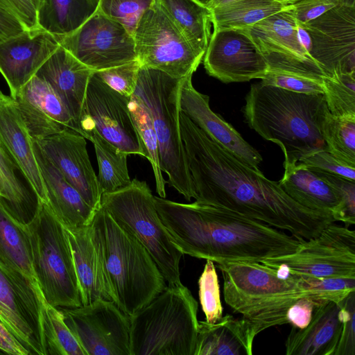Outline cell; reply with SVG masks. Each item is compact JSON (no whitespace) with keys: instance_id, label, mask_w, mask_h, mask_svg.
<instances>
[{"instance_id":"4","label":"cell","mask_w":355,"mask_h":355,"mask_svg":"<svg viewBox=\"0 0 355 355\" xmlns=\"http://www.w3.org/2000/svg\"><path fill=\"white\" fill-rule=\"evenodd\" d=\"M223 279L225 303L239 313L259 334L286 324L288 309L301 298L321 305L318 293L301 277L259 262L227 261L216 263Z\"/></svg>"},{"instance_id":"50","label":"cell","mask_w":355,"mask_h":355,"mask_svg":"<svg viewBox=\"0 0 355 355\" xmlns=\"http://www.w3.org/2000/svg\"><path fill=\"white\" fill-rule=\"evenodd\" d=\"M25 30L19 20L0 5V42Z\"/></svg>"},{"instance_id":"2","label":"cell","mask_w":355,"mask_h":355,"mask_svg":"<svg viewBox=\"0 0 355 355\" xmlns=\"http://www.w3.org/2000/svg\"><path fill=\"white\" fill-rule=\"evenodd\" d=\"M159 218L183 254L227 261L261 262L295 252L301 241L286 232L223 207L155 196Z\"/></svg>"},{"instance_id":"7","label":"cell","mask_w":355,"mask_h":355,"mask_svg":"<svg viewBox=\"0 0 355 355\" xmlns=\"http://www.w3.org/2000/svg\"><path fill=\"white\" fill-rule=\"evenodd\" d=\"M184 78L141 66L134 94L150 112L158 141L161 169L167 175L168 183L189 201L195 199L196 193L180 125V95Z\"/></svg>"},{"instance_id":"44","label":"cell","mask_w":355,"mask_h":355,"mask_svg":"<svg viewBox=\"0 0 355 355\" xmlns=\"http://www.w3.org/2000/svg\"><path fill=\"white\" fill-rule=\"evenodd\" d=\"M141 64L135 60L126 64L94 71V73L114 90L130 97L135 93Z\"/></svg>"},{"instance_id":"35","label":"cell","mask_w":355,"mask_h":355,"mask_svg":"<svg viewBox=\"0 0 355 355\" xmlns=\"http://www.w3.org/2000/svg\"><path fill=\"white\" fill-rule=\"evenodd\" d=\"M287 6L273 0H233L211 9V24L214 30H247Z\"/></svg>"},{"instance_id":"1","label":"cell","mask_w":355,"mask_h":355,"mask_svg":"<svg viewBox=\"0 0 355 355\" xmlns=\"http://www.w3.org/2000/svg\"><path fill=\"white\" fill-rule=\"evenodd\" d=\"M180 125L196 202L227 209L301 241L335 222L331 214L295 202L278 182L242 161L181 112Z\"/></svg>"},{"instance_id":"53","label":"cell","mask_w":355,"mask_h":355,"mask_svg":"<svg viewBox=\"0 0 355 355\" xmlns=\"http://www.w3.org/2000/svg\"><path fill=\"white\" fill-rule=\"evenodd\" d=\"M273 1L279 2L285 6H291V5L295 4L296 3H298L302 0H273Z\"/></svg>"},{"instance_id":"36","label":"cell","mask_w":355,"mask_h":355,"mask_svg":"<svg viewBox=\"0 0 355 355\" xmlns=\"http://www.w3.org/2000/svg\"><path fill=\"white\" fill-rule=\"evenodd\" d=\"M129 110L145 151V157L150 162L156 184V191L161 198H166V181L160 166L158 141L150 112L142 101L135 94L128 103Z\"/></svg>"},{"instance_id":"56","label":"cell","mask_w":355,"mask_h":355,"mask_svg":"<svg viewBox=\"0 0 355 355\" xmlns=\"http://www.w3.org/2000/svg\"><path fill=\"white\" fill-rule=\"evenodd\" d=\"M0 354H5V353L0 349Z\"/></svg>"},{"instance_id":"11","label":"cell","mask_w":355,"mask_h":355,"mask_svg":"<svg viewBox=\"0 0 355 355\" xmlns=\"http://www.w3.org/2000/svg\"><path fill=\"white\" fill-rule=\"evenodd\" d=\"M260 263L303 278H355V232L333 222L295 252Z\"/></svg>"},{"instance_id":"43","label":"cell","mask_w":355,"mask_h":355,"mask_svg":"<svg viewBox=\"0 0 355 355\" xmlns=\"http://www.w3.org/2000/svg\"><path fill=\"white\" fill-rule=\"evenodd\" d=\"M309 168L331 187L337 190L340 194V203L331 214L334 220L343 223L346 227L354 225L355 181L318 169Z\"/></svg>"},{"instance_id":"37","label":"cell","mask_w":355,"mask_h":355,"mask_svg":"<svg viewBox=\"0 0 355 355\" xmlns=\"http://www.w3.org/2000/svg\"><path fill=\"white\" fill-rule=\"evenodd\" d=\"M321 133L327 150L338 159L355 167V117L338 116L328 111Z\"/></svg>"},{"instance_id":"54","label":"cell","mask_w":355,"mask_h":355,"mask_svg":"<svg viewBox=\"0 0 355 355\" xmlns=\"http://www.w3.org/2000/svg\"><path fill=\"white\" fill-rule=\"evenodd\" d=\"M3 196H4L3 189L2 183H1V181L0 179V198H3Z\"/></svg>"},{"instance_id":"55","label":"cell","mask_w":355,"mask_h":355,"mask_svg":"<svg viewBox=\"0 0 355 355\" xmlns=\"http://www.w3.org/2000/svg\"><path fill=\"white\" fill-rule=\"evenodd\" d=\"M42 1V0H35V1H36V2H37V3L38 8H39V6H40V3H41Z\"/></svg>"},{"instance_id":"48","label":"cell","mask_w":355,"mask_h":355,"mask_svg":"<svg viewBox=\"0 0 355 355\" xmlns=\"http://www.w3.org/2000/svg\"><path fill=\"white\" fill-rule=\"evenodd\" d=\"M0 5L17 17L26 30L40 28L35 0H0Z\"/></svg>"},{"instance_id":"51","label":"cell","mask_w":355,"mask_h":355,"mask_svg":"<svg viewBox=\"0 0 355 355\" xmlns=\"http://www.w3.org/2000/svg\"><path fill=\"white\" fill-rule=\"evenodd\" d=\"M0 349L7 354L30 355L27 349L1 321Z\"/></svg>"},{"instance_id":"22","label":"cell","mask_w":355,"mask_h":355,"mask_svg":"<svg viewBox=\"0 0 355 355\" xmlns=\"http://www.w3.org/2000/svg\"><path fill=\"white\" fill-rule=\"evenodd\" d=\"M14 99L32 139H38L64 129L76 132L65 103L44 78L34 76Z\"/></svg>"},{"instance_id":"31","label":"cell","mask_w":355,"mask_h":355,"mask_svg":"<svg viewBox=\"0 0 355 355\" xmlns=\"http://www.w3.org/2000/svg\"><path fill=\"white\" fill-rule=\"evenodd\" d=\"M0 179L4 193L1 201L20 223L28 224L41 201L20 167L1 146Z\"/></svg>"},{"instance_id":"26","label":"cell","mask_w":355,"mask_h":355,"mask_svg":"<svg viewBox=\"0 0 355 355\" xmlns=\"http://www.w3.org/2000/svg\"><path fill=\"white\" fill-rule=\"evenodd\" d=\"M341 302L315 307L309 323L292 327L285 342L286 355H333L343 327Z\"/></svg>"},{"instance_id":"10","label":"cell","mask_w":355,"mask_h":355,"mask_svg":"<svg viewBox=\"0 0 355 355\" xmlns=\"http://www.w3.org/2000/svg\"><path fill=\"white\" fill-rule=\"evenodd\" d=\"M133 38L141 66L175 78L193 74L205 55L191 46L157 0L141 17Z\"/></svg>"},{"instance_id":"8","label":"cell","mask_w":355,"mask_h":355,"mask_svg":"<svg viewBox=\"0 0 355 355\" xmlns=\"http://www.w3.org/2000/svg\"><path fill=\"white\" fill-rule=\"evenodd\" d=\"M33 270L46 302L57 308L82 306L79 284L65 227L41 202L34 218L24 225Z\"/></svg>"},{"instance_id":"18","label":"cell","mask_w":355,"mask_h":355,"mask_svg":"<svg viewBox=\"0 0 355 355\" xmlns=\"http://www.w3.org/2000/svg\"><path fill=\"white\" fill-rule=\"evenodd\" d=\"M268 67L324 76L301 44L296 19L287 7L245 30Z\"/></svg>"},{"instance_id":"30","label":"cell","mask_w":355,"mask_h":355,"mask_svg":"<svg viewBox=\"0 0 355 355\" xmlns=\"http://www.w3.org/2000/svg\"><path fill=\"white\" fill-rule=\"evenodd\" d=\"M0 261L9 271L28 279L42 295L33 270L31 248L26 228L8 211L1 198Z\"/></svg>"},{"instance_id":"13","label":"cell","mask_w":355,"mask_h":355,"mask_svg":"<svg viewBox=\"0 0 355 355\" xmlns=\"http://www.w3.org/2000/svg\"><path fill=\"white\" fill-rule=\"evenodd\" d=\"M58 38L60 46L94 71L137 60L133 35L98 10L76 30Z\"/></svg>"},{"instance_id":"19","label":"cell","mask_w":355,"mask_h":355,"mask_svg":"<svg viewBox=\"0 0 355 355\" xmlns=\"http://www.w3.org/2000/svg\"><path fill=\"white\" fill-rule=\"evenodd\" d=\"M33 139L85 202L97 210L102 193L89 160L86 139L72 130L64 129Z\"/></svg>"},{"instance_id":"15","label":"cell","mask_w":355,"mask_h":355,"mask_svg":"<svg viewBox=\"0 0 355 355\" xmlns=\"http://www.w3.org/2000/svg\"><path fill=\"white\" fill-rule=\"evenodd\" d=\"M130 98L112 89L94 71L87 85L80 121V135L83 136L85 128L92 126L120 150L145 157L128 107Z\"/></svg>"},{"instance_id":"39","label":"cell","mask_w":355,"mask_h":355,"mask_svg":"<svg viewBox=\"0 0 355 355\" xmlns=\"http://www.w3.org/2000/svg\"><path fill=\"white\" fill-rule=\"evenodd\" d=\"M45 311L44 334L48 355H87L66 324L60 308L47 304Z\"/></svg>"},{"instance_id":"41","label":"cell","mask_w":355,"mask_h":355,"mask_svg":"<svg viewBox=\"0 0 355 355\" xmlns=\"http://www.w3.org/2000/svg\"><path fill=\"white\" fill-rule=\"evenodd\" d=\"M206 261L198 279L199 299L205 315V321L214 323L223 317V308L220 301L216 266L212 261Z\"/></svg>"},{"instance_id":"12","label":"cell","mask_w":355,"mask_h":355,"mask_svg":"<svg viewBox=\"0 0 355 355\" xmlns=\"http://www.w3.org/2000/svg\"><path fill=\"white\" fill-rule=\"evenodd\" d=\"M46 304L28 279L9 271L0 261V321L30 355H48L44 334Z\"/></svg>"},{"instance_id":"6","label":"cell","mask_w":355,"mask_h":355,"mask_svg":"<svg viewBox=\"0 0 355 355\" xmlns=\"http://www.w3.org/2000/svg\"><path fill=\"white\" fill-rule=\"evenodd\" d=\"M198 309L187 286L168 284L129 315L130 355H194Z\"/></svg>"},{"instance_id":"42","label":"cell","mask_w":355,"mask_h":355,"mask_svg":"<svg viewBox=\"0 0 355 355\" xmlns=\"http://www.w3.org/2000/svg\"><path fill=\"white\" fill-rule=\"evenodd\" d=\"M155 0H98V10L133 35L142 15Z\"/></svg>"},{"instance_id":"14","label":"cell","mask_w":355,"mask_h":355,"mask_svg":"<svg viewBox=\"0 0 355 355\" xmlns=\"http://www.w3.org/2000/svg\"><path fill=\"white\" fill-rule=\"evenodd\" d=\"M60 309L87 355H130L129 315L113 301Z\"/></svg>"},{"instance_id":"24","label":"cell","mask_w":355,"mask_h":355,"mask_svg":"<svg viewBox=\"0 0 355 355\" xmlns=\"http://www.w3.org/2000/svg\"><path fill=\"white\" fill-rule=\"evenodd\" d=\"M94 71L60 45L35 74L50 83L60 95L80 135L87 85Z\"/></svg>"},{"instance_id":"20","label":"cell","mask_w":355,"mask_h":355,"mask_svg":"<svg viewBox=\"0 0 355 355\" xmlns=\"http://www.w3.org/2000/svg\"><path fill=\"white\" fill-rule=\"evenodd\" d=\"M60 46L57 36L42 29L24 32L0 42V73L13 98Z\"/></svg>"},{"instance_id":"40","label":"cell","mask_w":355,"mask_h":355,"mask_svg":"<svg viewBox=\"0 0 355 355\" xmlns=\"http://www.w3.org/2000/svg\"><path fill=\"white\" fill-rule=\"evenodd\" d=\"M261 80L263 85L294 92L324 94L322 76L311 72L268 67Z\"/></svg>"},{"instance_id":"28","label":"cell","mask_w":355,"mask_h":355,"mask_svg":"<svg viewBox=\"0 0 355 355\" xmlns=\"http://www.w3.org/2000/svg\"><path fill=\"white\" fill-rule=\"evenodd\" d=\"M66 230L79 284L82 304L87 305L98 299L112 301L103 268L92 238L89 225Z\"/></svg>"},{"instance_id":"52","label":"cell","mask_w":355,"mask_h":355,"mask_svg":"<svg viewBox=\"0 0 355 355\" xmlns=\"http://www.w3.org/2000/svg\"><path fill=\"white\" fill-rule=\"evenodd\" d=\"M233 0H206L205 3L211 10L214 8L221 6Z\"/></svg>"},{"instance_id":"9","label":"cell","mask_w":355,"mask_h":355,"mask_svg":"<svg viewBox=\"0 0 355 355\" xmlns=\"http://www.w3.org/2000/svg\"><path fill=\"white\" fill-rule=\"evenodd\" d=\"M101 206L147 250L169 285L182 284V252L172 241L145 181L136 178L125 188L101 195Z\"/></svg>"},{"instance_id":"32","label":"cell","mask_w":355,"mask_h":355,"mask_svg":"<svg viewBox=\"0 0 355 355\" xmlns=\"http://www.w3.org/2000/svg\"><path fill=\"white\" fill-rule=\"evenodd\" d=\"M157 1L191 46L205 53L211 24V11L207 4L200 0Z\"/></svg>"},{"instance_id":"29","label":"cell","mask_w":355,"mask_h":355,"mask_svg":"<svg viewBox=\"0 0 355 355\" xmlns=\"http://www.w3.org/2000/svg\"><path fill=\"white\" fill-rule=\"evenodd\" d=\"M278 183L295 202L312 210L331 214L340 201L338 191L302 162L285 167Z\"/></svg>"},{"instance_id":"38","label":"cell","mask_w":355,"mask_h":355,"mask_svg":"<svg viewBox=\"0 0 355 355\" xmlns=\"http://www.w3.org/2000/svg\"><path fill=\"white\" fill-rule=\"evenodd\" d=\"M324 96L331 114L355 117V71L322 76Z\"/></svg>"},{"instance_id":"46","label":"cell","mask_w":355,"mask_h":355,"mask_svg":"<svg viewBox=\"0 0 355 355\" xmlns=\"http://www.w3.org/2000/svg\"><path fill=\"white\" fill-rule=\"evenodd\" d=\"M302 162L309 168L336 174L355 181V167L338 159L327 150H318L303 157Z\"/></svg>"},{"instance_id":"5","label":"cell","mask_w":355,"mask_h":355,"mask_svg":"<svg viewBox=\"0 0 355 355\" xmlns=\"http://www.w3.org/2000/svg\"><path fill=\"white\" fill-rule=\"evenodd\" d=\"M89 227L112 301L123 313L133 314L166 288V280L147 250L101 206Z\"/></svg>"},{"instance_id":"17","label":"cell","mask_w":355,"mask_h":355,"mask_svg":"<svg viewBox=\"0 0 355 355\" xmlns=\"http://www.w3.org/2000/svg\"><path fill=\"white\" fill-rule=\"evenodd\" d=\"M207 73L225 83L261 79L268 65L245 30H214L203 57Z\"/></svg>"},{"instance_id":"21","label":"cell","mask_w":355,"mask_h":355,"mask_svg":"<svg viewBox=\"0 0 355 355\" xmlns=\"http://www.w3.org/2000/svg\"><path fill=\"white\" fill-rule=\"evenodd\" d=\"M193 74L185 77L180 95V112L218 144L255 169L262 162L261 154L248 144L233 126L214 112L209 97L197 91L192 83Z\"/></svg>"},{"instance_id":"34","label":"cell","mask_w":355,"mask_h":355,"mask_svg":"<svg viewBox=\"0 0 355 355\" xmlns=\"http://www.w3.org/2000/svg\"><path fill=\"white\" fill-rule=\"evenodd\" d=\"M83 136L90 140L94 147L98 165L97 179L101 193L128 186L132 181L127 165L128 155L104 139L92 126L85 128Z\"/></svg>"},{"instance_id":"16","label":"cell","mask_w":355,"mask_h":355,"mask_svg":"<svg viewBox=\"0 0 355 355\" xmlns=\"http://www.w3.org/2000/svg\"><path fill=\"white\" fill-rule=\"evenodd\" d=\"M300 24L310 39L309 55L325 75L355 71V0Z\"/></svg>"},{"instance_id":"27","label":"cell","mask_w":355,"mask_h":355,"mask_svg":"<svg viewBox=\"0 0 355 355\" xmlns=\"http://www.w3.org/2000/svg\"><path fill=\"white\" fill-rule=\"evenodd\" d=\"M256 336L242 317L226 314L214 323L199 321L194 355H251Z\"/></svg>"},{"instance_id":"45","label":"cell","mask_w":355,"mask_h":355,"mask_svg":"<svg viewBox=\"0 0 355 355\" xmlns=\"http://www.w3.org/2000/svg\"><path fill=\"white\" fill-rule=\"evenodd\" d=\"M343 322L333 355H355V291L341 301Z\"/></svg>"},{"instance_id":"49","label":"cell","mask_w":355,"mask_h":355,"mask_svg":"<svg viewBox=\"0 0 355 355\" xmlns=\"http://www.w3.org/2000/svg\"><path fill=\"white\" fill-rule=\"evenodd\" d=\"M315 306L307 298H301L289 307L286 312V324L302 329L310 322Z\"/></svg>"},{"instance_id":"47","label":"cell","mask_w":355,"mask_h":355,"mask_svg":"<svg viewBox=\"0 0 355 355\" xmlns=\"http://www.w3.org/2000/svg\"><path fill=\"white\" fill-rule=\"evenodd\" d=\"M349 0H302L288 6L287 8L297 21L305 23Z\"/></svg>"},{"instance_id":"33","label":"cell","mask_w":355,"mask_h":355,"mask_svg":"<svg viewBox=\"0 0 355 355\" xmlns=\"http://www.w3.org/2000/svg\"><path fill=\"white\" fill-rule=\"evenodd\" d=\"M98 0H42L38 8L39 27L57 37L67 35L98 9Z\"/></svg>"},{"instance_id":"25","label":"cell","mask_w":355,"mask_h":355,"mask_svg":"<svg viewBox=\"0 0 355 355\" xmlns=\"http://www.w3.org/2000/svg\"><path fill=\"white\" fill-rule=\"evenodd\" d=\"M33 141L46 191V203L66 228L89 225L96 209L85 202L77 189L46 157L35 141Z\"/></svg>"},{"instance_id":"23","label":"cell","mask_w":355,"mask_h":355,"mask_svg":"<svg viewBox=\"0 0 355 355\" xmlns=\"http://www.w3.org/2000/svg\"><path fill=\"white\" fill-rule=\"evenodd\" d=\"M0 146L20 167L40 201L46 202L33 139L16 101L1 90Z\"/></svg>"},{"instance_id":"3","label":"cell","mask_w":355,"mask_h":355,"mask_svg":"<svg viewBox=\"0 0 355 355\" xmlns=\"http://www.w3.org/2000/svg\"><path fill=\"white\" fill-rule=\"evenodd\" d=\"M328 111L322 94L297 93L261 82L251 85L243 107L248 125L279 146L284 168L314 151L327 150L321 128Z\"/></svg>"}]
</instances>
